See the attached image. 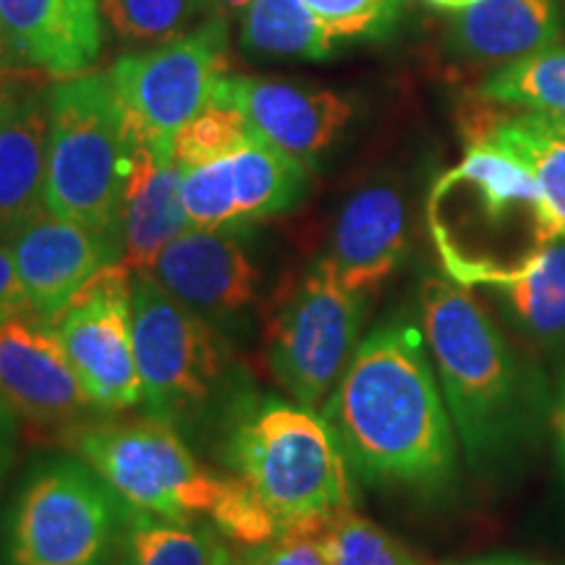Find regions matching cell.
<instances>
[{
	"mask_svg": "<svg viewBox=\"0 0 565 565\" xmlns=\"http://www.w3.org/2000/svg\"><path fill=\"white\" fill-rule=\"evenodd\" d=\"M24 312H30V307H26L24 291H21L11 249L9 244L0 242V324Z\"/></svg>",
	"mask_w": 565,
	"mask_h": 565,
	"instance_id": "1f68e13d",
	"label": "cell"
},
{
	"mask_svg": "<svg viewBox=\"0 0 565 565\" xmlns=\"http://www.w3.org/2000/svg\"><path fill=\"white\" fill-rule=\"evenodd\" d=\"M134 353L145 416L189 443L215 448L254 393L233 341L173 299L150 273H134Z\"/></svg>",
	"mask_w": 565,
	"mask_h": 565,
	"instance_id": "5b68a950",
	"label": "cell"
},
{
	"mask_svg": "<svg viewBox=\"0 0 565 565\" xmlns=\"http://www.w3.org/2000/svg\"><path fill=\"white\" fill-rule=\"evenodd\" d=\"M408 252V207L404 192L377 181L351 194L338 212L324 265L351 291L370 296L404 265Z\"/></svg>",
	"mask_w": 565,
	"mask_h": 565,
	"instance_id": "2e32d148",
	"label": "cell"
},
{
	"mask_svg": "<svg viewBox=\"0 0 565 565\" xmlns=\"http://www.w3.org/2000/svg\"><path fill=\"white\" fill-rule=\"evenodd\" d=\"M427 6H433V9H440V11H463L469 9V6H475L477 0H424Z\"/></svg>",
	"mask_w": 565,
	"mask_h": 565,
	"instance_id": "74e56055",
	"label": "cell"
},
{
	"mask_svg": "<svg viewBox=\"0 0 565 565\" xmlns=\"http://www.w3.org/2000/svg\"><path fill=\"white\" fill-rule=\"evenodd\" d=\"M252 0H207V17L228 19L233 13H242Z\"/></svg>",
	"mask_w": 565,
	"mask_h": 565,
	"instance_id": "d590c367",
	"label": "cell"
},
{
	"mask_svg": "<svg viewBox=\"0 0 565 565\" xmlns=\"http://www.w3.org/2000/svg\"><path fill=\"white\" fill-rule=\"evenodd\" d=\"M181 179L183 168L173 160V145L141 139L121 215L124 263L134 273L150 270L154 257L192 228L181 202Z\"/></svg>",
	"mask_w": 565,
	"mask_h": 565,
	"instance_id": "d6986e66",
	"label": "cell"
},
{
	"mask_svg": "<svg viewBox=\"0 0 565 565\" xmlns=\"http://www.w3.org/2000/svg\"><path fill=\"white\" fill-rule=\"evenodd\" d=\"M131 508L79 456L32 463L0 524V565H110Z\"/></svg>",
	"mask_w": 565,
	"mask_h": 565,
	"instance_id": "ba28073f",
	"label": "cell"
},
{
	"mask_svg": "<svg viewBox=\"0 0 565 565\" xmlns=\"http://www.w3.org/2000/svg\"><path fill=\"white\" fill-rule=\"evenodd\" d=\"M210 565H252V563H249V557L244 555L242 547L231 545L228 540H223L221 536V542H217L215 555H212Z\"/></svg>",
	"mask_w": 565,
	"mask_h": 565,
	"instance_id": "e575fe53",
	"label": "cell"
},
{
	"mask_svg": "<svg viewBox=\"0 0 565 565\" xmlns=\"http://www.w3.org/2000/svg\"><path fill=\"white\" fill-rule=\"evenodd\" d=\"M139 150L141 134L108 71L61 79L47 89L45 210L121 238Z\"/></svg>",
	"mask_w": 565,
	"mask_h": 565,
	"instance_id": "52a82bcc",
	"label": "cell"
},
{
	"mask_svg": "<svg viewBox=\"0 0 565 565\" xmlns=\"http://www.w3.org/2000/svg\"><path fill=\"white\" fill-rule=\"evenodd\" d=\"M3 63H9V55H6V47H3V40H0V68H3Z\"/></svg>",
	"mask_w": 565,
	"mask_h": 565,
	"instance_id": "f35d334b",
	"label": "cell"
},
{
	"mask_svg": "<svg viewBox=\"0 0 565 565\" xmlns=\"http://www.w3.org/2000/svg\"><path fill=\"white\" fill-rule=\"evenodd\" d=\"M550 435H553L557 461L565 471V359L557 366L555 383L550 385Z\"/></svg>",
	"mask_w": 565,
	"mask_h": 565,
	"instance_id": "d6a6232c",
	"label": "cell"
},
{
	"mask_svg": "<svg viewBox=\"0 0 565 565\" xmlns=\"http://www.w3.org/2000/svg\"><path fill=\"white\" fill-rule=\"evenodd\" d=\"M0 412L38 427H76L95 419L53 324L24 312L0 324Z\"/></svg>",
	"mask_w": 565,
	"mask_h": 565,
	"instance_id": "4fadbf2b",
	"label": "cell"
},
{
	"mask_svg": "<svg viewBox=\"0 0 565 565\" xmlns=\"http://www.w3.org/2000/svg\"><path fill=\"white\" fill-rule=\"evenodd\" d=\"M320 412L353 482L433 500L456 484L461 448L419 322L364 335Z\"/></svg>",
	"mask_w": 565,
	"mask_h": 565,
	"instance_id": "6da1fadb",
	"label": "cell"
},
{
	"mask_svg": "<svg viewBox=\"0 0 565 565\" xmlns=\"http://www.w3.org/2000/svg\"><path fill=\"white\" fill-rule=\"evenodd\" d=\"M335 40L374 34L391 24L398 0H303Z\"/></svg>",
	"mask_w": 565,
	"mask_h": 565,
	"instance_id": "4dcf8cb0",
	"label": "cell"
},
{
	"mask_svg": "<svg viewBox=\"0 0 565 565\" xmlns=\"http://www.w3.org/2000/svg\"><path fill=\"white\" fill-rule=\"evenodd\" d=\"M419 324L458 448L477 477H503L550 429V385L508 341L471 288L427 275Z\"/></svg>",
	"mask_w": 565,
	"mask_h": 565,
	"instance_id": "7a4b0ae2",
	"label": "cell"
},
{
	"mask_svg": "<svg viewBox=\"0 0 565 565\" xmlns=\"http://www.w3.org/2000/svg\"><path fill=\"white\" fill-rule=\"evenodd\" d=\"M335 38L303 0H252L242 19V47L270 58L322 61Z\"/></svg>",
	"mask_w": 565,
	"mask_h": 565,
	"instance_id": "cb8c5ba5",
	"label": "cell"
},
{
	"mask_svg": "<svg viewBox=\"0 0 565 565\" xmlns=\"http://www.w3.org/2000/svg\"><path fill=\"white\" fill-rule=\"evenodd\" d=\"M131 286V267L124 259L113 263L51 322L76 377L103 416L141 404Z\"/></svg>",
	"mask_w": 565,
	"mask_h": 565,
	"instance_id": "8fae6325",
	"label": "cell"
},
{
	"mask_svg": "<svg viewBox=\"0 0 565 565\" xmlns=\"http://www.w3.org/2000/svg\"><path fill=\"white\" fill-rule=\"evenodd\" d=\"M469 141L490 145L524 166L540 183L565 233V118L513 108L503 116L477 118Z\"/></svg>",
	"mask_w": 565,
	"mask_h": 565,
	"instance_id": "44dd1931",
	"label": "cell"
},
{
	"mask_svg": "<svg viewBox=\"0 0 565 565\" xmlns=\"http://www.w3.org/2000/svg\"><path fill=\"white\" fill-rule=\"evenodd\" d=\"M47 92L0 87V242L45 210Z\"/></svg>",
	"mask_w": 565,
	"mask_h": 565,
	"instance_id": "ac0fdd59",
	"label": "cell"
},
{
	"mask_svg": "<svg viewBox=\"0 0 565 565\" xmlns=\"http://www.w3.org/2000/svg\"><path fill=\"white\" fill-rule=\"evenodd\" d=\"M242 236L244 231L189 228L147 270L173 299L228 338L249 333L263 282Z\"/></svg>",
	"mask_w": 565,
	"mask_h": 565,
	"instance_id": "7c38bea8",
	"label": "cell"
},
{
	"mask_svg": "<svg viewBox=\"0 0 565 565\" xmlns=\"http://www.w3.org/2000/svg\"><path fill=\"white\" fill-rule=\"evenodd\" d=\"M0 40L9 63L53 79L92 68L103 47L97 0H0Z\"/></svg>",
	"mask_w": 565,
	"mask_h": 565,
	"instance_id": "e0dca14e",
	"label": "cell"
},
{
	"mask_svg": "<svg viewBox=\"0 0 565 565\" xmlns=\"http://www.w3.org/2000/svg\"><path fill=\"white\" fill-rule=\"evenodd\" d=\"M228 53V19L207 17L194 30L129 55L108 71L141 139L173 145L175 131L210 100Z\"/></svg>",
	"mask_w": 565,
	"mask_h": 565,
	"instance_id": "30bf717a",
	"label": "cell"
},
{
	"mask_svg": "<svg viewBox=\"0 0 565 565\" xmlns=\"http://www.w3.org/2000/svg\"><path fill=\"white\" fill-rule=\"evenodd\" d=\"M561 32V0H477L456 13L448 42L461 58L503 66L553 45Z\"/></svg>",
	"mask_w": 565,
	"mask_h": 565,
	"instance_id": "ffe728a7",
	"label": "cell"
},
{
	"mask_svg": "<svg viewBox=\"0 0 565 565\" xmlns=\"http://www.w3.org/2000/svg\"><path fill=\"white\" fill-rule=\"evenodd\" d=\"M63 445L108 482L134 511L207 521L238 547H257L282 529L242 479L200 463L192 443L158 419L95 416L63 433Z\"/></svg>",
	"mask_w": 565,
	"mask_h": 565,
	"instance_id": "3957f363",
	"label": "cell"
},
{
	"mask_svg": "<svg viewBox=\"0 0 565 565\" xmlns=\"http://www.w3.org/2000/svg\"><path fill=\"white\" fill-rule=\"evenodd\" d=\"M103 11L126 42H168L207 19V0H105Z\"/></svg>",
	"mask_w": 565,
	"mask_h": 565,
	"instance_id": "83f0119b",
	"label": "cell"
},
{
	"mask_svg": "<svg viewBox=\"0 0 565 565\" xmlns=\"http://www.w3.org/2000/svg\"><path fill=\"white\" fill-rule=\"evenodd\" d=\"M366 303L322 257L301 275L267 324V366L288 398L320 412L362 343Z\"/></svg>",
	"mask_w": 565,
	"mask_h": 565,
	"instance_id": "9c48e42d",
	"label": "cell"
},
{
	"mask_svg": "<svg viewBox=\"0 0 565 565\" xmlns=\"http://www.w3.org/2000/svg\"><path fill=\"white\" fill-rule=\"evenodd\" d=\"M482 291L498 315L536 349L565 345V233L547 246L532 270L492 282Z\"/></svg>",
	"mask_w": 565,
	"mask_h": 565,
	"instance_id": "7402d4cb",
	"label": "cell"
},
{
	"mask_svg": "<svg viewBox=\"0 0 565 565\" xmlns=\"http://www.w3.org/2000/svg\"><path fill=\"white\" fill-rule=\"evenodd\" d=\"M312 168L282 154L265 141H252L228 158L233 212L236 228L246 231L252 223L282 215L307 194Z\"/></svg>",
	"mask_w": 565,
	"mask_h": 565,
	"instance_id": "603a6c76",
	"label": "cell"
},
{
	"mask_svg": "<svg viewBox=\"0 0 565 565\" xmlns=\"http://www.w3.org/2000/svg\"><path fill=\"white\" fill-rule=\"evenodd\" d=\"M207 103L236 108L254 137L309 168L335 145L353 116L351 100L333 89L244 74L217 76Z\"/></svg>",
	"mask_w": 565,
	"mask_h": 565,
	"instance_id": "5bb4252c",
	"label": "cell"
},
{
	"mask_svg": "<svg viewBox=\"0 0 565 565\" xmlns=\"http://www.w3.org/2000/svg\"><path fill=\"white\" fill-rule=\"evenodd\" d=\"M9 466H11V440H9V433L0 427V482H3Z\"/></svg>",
	"mask_w": 565,
	"mask_h": 565,
	"instance_id": "8d00e7d4",
	"label": "cell"
},
{
	"mask_svg": "<svg viewBox=\"0 0 565 565\" xmlns=\"http://www.w3.org/2000/svg\"><path fill=\"white\" fill-rule=\"evenodd\" d=\"M280 529L330 521L353 508V477L322 412L254 391L215 445Z\"/></svg>",
	"mask_w": 565,
	"mask_h": 565,
	"instance_id": "8992f818",
	"label": "cell"
},
{
	"mask_svg": "<svg viewBox=\"0 0 565 565\" xmlns=\"http://www.w3.org/2000/svg\"><path fill=\"white\" fill-rule=\"evenodd\" d=\"M443 565H555V563H545V561H536V557L513 555V553H492V555H479V557H469V561H454Z\"/></svg>",
	"mask_w": 565,
	"mask_h": 565,
	"instance_id": "836d02e7",
	"label": "cell"
},
{
	"mask_svg": "<svg viewBox=\"0 0 565 565\" xmlns=\"http://www.w3.org/2000/svg\"><path fill=\"white\" fill-rule=\"evenodd\" d=\"M482 97L508 108L565 118V42L557 40L494 68L482 84Z\"/></svg>",
	"mask_w": 565,
	"mask_h": 565,
	"instance_id": "484cf974",
	"label": "cell"
},
{
	"mask_svg": "<svg viewBox=\"0 0 565 565\" xmlns=\"http://www.w3.org/2000/svg\"><path fill=\"white\" fill-rule=\"evenodd\" d=\"M257 141L252 126L236 108L223 103H207L173 137V160L181 168L204 166L231 158L246 145Z\"/></svg>",
	"mask_w": 565,
	"mask_h": 565,
	"instance_id": "4316f807",
	"label": "cell"
},
{
	"mask_svg": "<svg viewBox=\"0 0 565 565\" xmlns=\"http://www.w3.org/2000/svg\"><path fill=\"white\" fill-rule=\"evenodd\" d=\"M32 315L53 322L97 273L124 259L121 238L42 210L9 238Z\"/></svg>",
	"mask_w": 565,
	"mask_h": 565,
	"instance_id": "9a60e30c",
	"label": "cell"
},
{
	"mask_svg": "<svg viewBox=\"0 0 565 565\" xmlns=\"http://www.w3.org/2000/svg\"><path fill=\"white\" fill-rule=\"evenodd\" d=\"M333 521L288 526L263 545L242 550L252 565H333Z\"/></svg>",
	"mask_w": 565,
	"mask_h": 565,
	"instance_id": "f546056e",
	"label": "cell"
},
{
	"mask_svg": "<svg viewBox=\"0 0 565 565\" xmlns=\"http://www.w3.org/2000/svg\"><path fill=\"white\" fill-rule=\"evenodd\" d=\"M221 534L207 521L129 511L110 565H210Z\"/></svg>",
	"mask_w": 565,
	"mask_h": 565,
	"instance_id": "d4e9b609",
	"label": "cell"
},
{
	"mask_svg": "<svg viewBox=\"0 0 565 565\" xmlns=\"http://www.w3.org/2000/svg\"><path fill=\"white\" fill-rule=\"evenodd\" d=\"M427 223L443 273L471 291L529 273L563 233L534 175L482 141L435 181Z\"/></svg>",
	"mask_w": 565,
	"mask_h": 565,
	"instance_id": "277c9868",
	"label": "cell"
},
{
	"mask_svg": "<svg viewBox=\"0 0 565 565\" xmlns=\"http://www.w3.org/2000/svg\"><path fill=\"white\" fill-rule=\"evenodd\" d=\"M333 565H424L398 536L353 508L338 513L330 529Z\"/></svg>",
	"mask_w": 565,
	"mask_h": 565,
	"instance_id": "f1b7e54d",
	"label": "cell"
}]
</instances>
